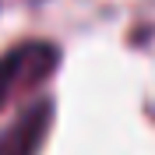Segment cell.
<instances>
[{"label": "cell", "mask_w": 155, "mask_h": 155, "mask_svg": "<svg viewBox=\"0 0 155 155\" xmlns=\"http://www.w3.org/2000/svg\"><path fill=\"white\" fill-rule=\"evenodd\" d=\"M57 67H60V49L46 39H28L0 53V109H7L14 99L49 81Z\"/></svg>", "instance_id": "obj_1"}, {"label": "cell", "mask_w": 155, "mask_h": 155, "mask_svg": "<svg viewBox=\"0 0 155 155\" xmlns=\"http://www.w3.org/2000/svg\"><path fill=\"white\" fill-rule=\"evenodd\" d=\"M49 130H53V99H39L11 127L0 130V155H42Z\"/></svg>", "instance_id": "obj_2"}]
</instances>
